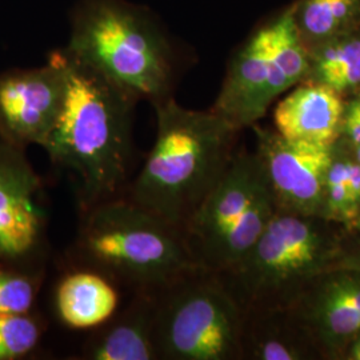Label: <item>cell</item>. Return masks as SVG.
Instances as JSON below:
<instances>
[{
  "label": "cell",
  "mask_w": 360,
  "mask_h": 360,
  "mask_svg": "<svg viewBox=\"0 0 360 360\" xmlns=\"http://www.w3.org/2000/svg\"><path fill=\"white\" fill-rule=\"evenodd\" d=\"M55 53L65 70V102L43 150L71 175L84 211L126 193L141 101L65 49Z\"/></svg>",
  "instance_id": "cell-1"
},
{
  "label": "cell",
  "mask_w": 360,
  "mask_h": 360,
  "mask_svg": "<svg viewBox=\"0 0 360 360\" xmlns=\"http://www.w3.org/2000/svg\"><path fill=\"white\" fill-rule=\"evenodd\" d=\"M154 146L124 196L183 233L230 165L238 129L212 110H187L174 98L154 104Z\"/></svg>",
  "instance_id": "cell-2"
},
{
  "label": "cell",
  "mask_w": 360,
  "mask_h": 360,
  "mask_svg": "<svg viewBox=\"0 0 360 360\" xmlns=\"http://www.w3.org/2000/svg\"><path fill=\"white\" fill-rule=\"evenodd\" d=\"M139 101L174 98L178 52L154 13L127 0H79L65 47Z\"/></svg>",
  "instance_id": "cell-3"
},
{
  "label": "cell",
  "mask_w": 360,
  "mask_h": 360,
  "mask_svg": "<svg viewBox=\"0 0 360 360\" xmlns=\"http://www.w3.org/2000/svg\"><path fill=\"white\" fill-rule=\"evenodd\" d=\"M70 259L74 267L96 271L134 292L162 291L203 270L178 229L124 195L82 211Z\"/></svg>",
  "instance_id": "cell-4"
},
{
  "label": "cell",
  "mask_w": 360,
  "mask_h": 360,
  "mask_svg": "<svg viewBox=\"0 0 360 360\" xmlns=\"http://www.w3.org/2000/svg\"><path fill=\"white\" fill-rule=\"evenodd\" d=\"M275 215V198L260 159L232 158L183 229L193 260L210 272H230L251 251Z\"/></svg>",
  "instance_id": "cell-5"
},
{
  "label": "cell",
  "mask_w": 360,
  "mask_h": 360,
  "mask_svg": "<svg viewBox=\"0 0 360 360\" xmlns=\"http://www.w3.org/2000/svg\"><path fill=\"white\" fill-rule=\"evenodd\" d=\"M206 270L159 291L158 360H226L242 351L243 322L236 299Z\"/></svg>",
  "instance_id": "cell-6"
},
{
  "label": "cell",
  "mask_w": 360,
  "mask_h": 360,
  "mask_svg": "<svg viewBox=\"0 0 360 360\" xmlns=\"http://www.w3.org/2000/svg\"><path fill=\"white\" fill-rule=\"evenodd\" d=\"M63 65L55 51L47 63L0 72V141L26 150L46 146L65 102Z\"/></svg>",
  "instance_id": "cell-7"
},
{
  "label": "cell",
  "mask_w": 360,
  "mask_h": 360,
  "mask_svg": "<svg viewBox=\"0 0 360 360\" xmlns=\"http://www.w3.org/2000/svg\"><path fill=\"white\" fill-rule=\"evenodd\" d=\"M326 251L322 235L307 220L274 215L251 251L229 274L245 295L257 297L316 269Z\"/></svg>",
  "instance_id": "cell-8"
},
{
  "label": "cell",
  "mask_w": 360,
  "mask_h": 360,
  "mask_svg": "<svg viewBox=\"0 0 360 360\" xmlns=\"http://www.w3.org/2000/svg\"><path fill=\"white\" fill-rule=\"evenodd\" d=\"M46 230L43 181L26 150L0 141V262L20 264L37 257Z\"/></svg>",
  "instance_id": "cell-9"
},
{
  "label": "cell",
  "mask_w": 360,
  "mask_h": 360,
  "mask_svg": "<svg viewBox=\"0 0 360 360\" xmlns=\"http://www.w3.org/2000/svg\"><path fill=\"white\" fill-rule=\"evenodd\" d=\"M259 147L257 158L275 199L300 214H312L322 206L333 146L259 132Z\"/></svg>",
  "instance_id": "cell-10"
},
{
  "label": "cell",
  "mask_w": 360,
  "mask_h": 360,
  "mask_svg": "<svg viewBox=\"0 0 360 360\" xmlns=\"http://www.w3.org/2000/svg\"><path fill=\"white\" fill-rule=\"evenodd\" d=\"M267 86L269 34L263 26L232 56L212 111L238 131L251 126L271 104Z\"/></svg>",
  "instance_id": "cell-11"
},
{
  "label": "cell",
  "mask_w": 360,
  "mask_h": 360,
  "mask_svg": "<svg viewBox=\"0 0 360 360\" xmlns=\"http://www.w3.org/2000/svg\"><path fill=\"white\" fill-rule=\"evenodd\" d=\"M159 291H135L129 304L95 328L82 349L86 360H158L155 330Z\"/></svg>",
  "instance_id": "cell-12"
},
{
  "label": "cell",
  "mask_w": 360,
  "mask_h": 360,
  "mask_svg": "<svg viewBox=\"0 0 360 360\" xmlns=\"http://www.w3.org/2000/svg\"><path fill=\"white\" fill-rule=\"evenodd\" d=\"M343 112L339 92L316 83L285 96L275 108L274 122L284 139L333 146Z\"/></svg>",
  "instance_id": "cell-13"
},
{
  "label": "cell",
  "mask_w": 360,
  "mask_h": 360,
  "mask_svg": "<svg viewBox=\"0 0 360 360\" xmlns=\"http://www.w3.org/2000/svg\"><path fill=\"white\" fill-rule=\"evenodd\" d=\"M117 285L90 269L74 267L55 287L53 306L59 321L72 330H95L119 309Z\"/></svg>",
  "instance_id": "cell-14"
},
{
  "label": "cell",
  "mask_w": 360,
  "mask_h": 360,
  "mask_svg": "<svg viewBox=\"0 0 360 360\" xmlns=\"http://www.w3.org/2000/svg\"><path fill=\"white\" fill-rule=\"evenodd\" d=\"M267 27L269 86L271 102L304 75L309 63L303 39L296 26L295 8L287 10Z\"/></svg>",
  "instance_id": "cell-15"
},
{
  "label": "cell",
  "mask_w": 360,
  "mask_h": 360,
  "mask_svg": "<svg viewBox=\"0 0 360 360\" xmlns=\"http://www.w3.org/2000/svg\"><path fill=\"white\" fill-rule=\"evenodd\" d=\"M300 37L328 41L349 34L360 22V0H303L295 8Z\"/></svg>",
  "instance_id": "cell-16"
},
{
  "label": "cell",
  "mask_w": 360,
  "mask_h": 360,
  "mask_svg": "<svg viewBox=\"0 0 360 360\" xmlns=\"http://www.w3.org/2000/svg\"><path fill=\"white\" fill-rule=\"evenodd\" d=\"M316 315L323 330L334 338L360 333V281L339 275L323 287Z\"/></svg>",
  "instance_id": "cell-17"
},
{
  "label": "cell",
  "mask_w": 360,
  "mask_h": 360,
  "mask_svg": "<svg viewBox=\"0 0 360 360\" xmlns=\"http://www.w3.org/2000/svg\"><path fill=\"white\" fill-rule=\"evenodd\" d=\"M319 83L343 92L360 84V38L343 35L326 41L316 58Z\"/></svg>",
  "instance_id": "cell-18"
},
{
  "label": "cell",
  "mask_w": 360,
  "mask_h": 360,
  "mask_svg": "<svg viewBox=\"0 0 360 360\" xmlns=\"http://www.w3.org/2000/svg\"><path fill=\"white\" fill-rule=\"evenodd\" d=\"M43 335V324L28 314H0V360L26 358Z\"/></svg>",
  "instance_id": "cell-19"
},
{
  "label": "cell",
  "mask_w": 360,
  "mask_h": 360,
  "mask_svg": "<svg viewBox=\"0 0 360 360\" xmlns=\"http://www.w3.org/2000/svg\"><path fill=\"white\" fill-rule=\"evenodd\" d=\"M40 278L16 263L0 262V314H28L39 294Z\"/></svg>",
  "instance_id": "cell-20"
},
{
  "label": "cell",
  "mask_w": 360,
  "mask_h": 360,
  "mask_svg": "<svg viewBox=\"0 0 360 360\" xmlns=\"http://www.w3.org/2000/svg\"><path fill=\"white\" fill-rule=\"evenodd\" d=\"M326 193L327 203L333 214L336 217H352L348 207L347 178L345 162L333 160L331 167L327 172Z\"/></svg>",
  "instance_id": "cell-21"
},
{
  "label": "cell",
  "mask_w": 360,
  "mask_h": 360,
  "mask_svg": "<svg viewBox=\"0 0 360 360\" xmlns=\"http://www.w3.org/2000/svg\"><path fill=\"white\" fill-rule=\"evenodd\" d=\"M255 354L259 359L264 360H294L297 359V355L292 349L287 347L282 342L271 339L262 340L257 345Z\"/></svg>",
  "instance_id": "cell-22"
},
{
  "label": "cell",
  "mask_w": 360,
  "mask_h": 360,
  "mask_svg": "<svg viewBox=\"0 0 360 360\" xmlns=\"http://www.w3.org/2000/svg\"><path fill=\"white\" fill-rule=\"evenodd\" d=\"M346 163V178H347L348 207L351 215L355 214L360 202V165L356 162Z\"/></svg>",
  "instance_id": "cell-23"
},
{
  "label": "cell",
  "mask_w": 360,
  "mask_h": 360,
  "mask_svg": "<svg viewBox=\"0 0 360 360\" xmlns=\"http://www.w3.org/2000/svg\"><path fill=\"white\" fill-rule=\"evenodd\" d=\"M343 119L348 136L358 147L360 146V107L355 101L348 104L347 108L343 112Z\"/></svg>",
  "instance_id": "cell-24"
},
{
  "label": "cell",
  "mask_w": 360,
  "mask_h": 360,
  "mask_svg": "<svg viewBox=\"0 0 360 360\" xmlns=\"http://www.w3.org/2000/svg\"><path fill=\"white\" fill-rule=\"evenodd\" d=\"M351 354H352V359L360 360V339L355 342Z\"/></svg>",
  "instance_id": "cell-25"
},
{
  "label": "cell",
  "mask_w": 360,
  "mask_h": 360,
  "mask_svg": "<svg viewBox=\"0 0 360 360\" xmlns=\"http://www.w3.org/2000/svg\"><path fill=\"white\" fill-rule=\"evenodd\" d=\"M356 159H358V163L360 165V146H358V150H356Z\"/></svg>",
  "instance_id": "cell-26"
},
{
  "label": "cell",
  "mask_w": 360,
  "mask_h": 360,
  "mask_svg": "<svg viewBox=\"0 0 360 360\" xmlns=\"http://www.w3.org/2000/svg\"><path fill=\"white\" fill-rule=\"evenodd\" d=\"M355 102H356V103H358V105H359V107H360V99H356V101H355Z\"/></svg>",
  "instance_id": "cell-27"
}]
</instances>
